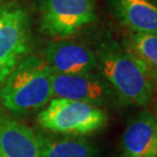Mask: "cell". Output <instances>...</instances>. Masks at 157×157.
<instances>
[{
  "label": "cell",
  "mask_w": 157,
  "mask_h": 157,
  "mask_svg": "<svg viewBox=\"0 0 157 157\" xmlns=\"http://www.w3.org/2000/svg\"><path fill=\"white\" fill-rule=\"evenodd\" d=\"M121 25L140 34H157V6L149 0H108Z\"/></svg>",
  "instance_id": "obj_10"
},
{
  "label": "cell",
  "mask_w": 157,
  "mask_h": 157,
  "mask_svg": "<svg viewBox=\"0 0 157 157\" xmlns=\"http://www.w3.org/2000/svg\"><path fill=\"white\" fill-rule=\"evenodd\" d=\"M51 87L52 95L56 98L83 101L98 107L117 95L106 79L93 72L80 75L52 73Z\"/></svg>",
  "instance_id": "obj_6"
},
{
  "label": "cell",
  "mask_w": 157,
  "mask_h": 157,
  "mask_svg": "<svg viewBox=\"0 0 157 157\" xmlns=\"http://www.w3.org/2000/svg\"><path fill=\"white\" fill-rule=\"evenodd\" d=\"M127 49L135 54L157 76V34L132 33Z\"/></svg>",
  "instance_id": "obj_12"
},
{
  "label": "cell",
  "mask_w": 157,
  "mask_h": 157,
  "mask_svg": "<svg viewBox=\"0 0 157 157\" xmlns=\"http://www.w3.org/2000/svg\"><path fill=\"white\" fill-rule=\"evenodd\" d=\"M149 1H151L152 4H155V5L157 6V0H149Z\"/></svg>",
  "instance_id": "obj_13"
},
{
  "label": "cell",
  "mask_w": 157,
  "mask_h": 157,
  "mask_svg": "<svg viewBox=\"0 0 157 157\" xmlns=\"http://www.w3.org/2000/svg\"><path fill=\"white\" fill-rule=\"evenodd\" d=\"M95 19L93 0L41 1V29L52 37H69Z\"/></svg>",
  "instance_id": "obj_5"
},
{
  "label": "cell",
  "mask_w": 157,
  "mask_h": 157,
  "mask_svg": "<svg viewBox=\"0 0 157 157\" xmlns=\"http://www.w3.org/2000/svg\"><path fill=\"white\" fill-rule=\"evenodd\" d=\"M94 150L82 137L43 139L41 157H93Z\"/></svg>",
  "instance_id": "obj_11"
},
{
  "label": "cell",
  "mask_w": 157,
  "mask_h": 157,
  "mask_svg": "<svg viewBox=\"0 0 157 157\" xmlns=\"http://www.w3.org/2000/svg\"><path fill=\"white\" fill-rule=\"evenodd\" d=\"M44 61L54 73L80 75L98 69L97 56L86 45L72 41L52 42L47 47Z\"/></svg>",
  "instance_id": "obj_7"
},
{
  "label": "cell",
  "mask_w": 157,
  "mask_h": 157,
  "mask_svg": "<svg viewBox=\"0 0 157 157\" xmlns=\"http://www.w3.org/2000/svg\"><path fill=\"white\" fill-rule=\"evenodd\" d=\"M95 56L101 76L124 104L144 106L151 100L155 75L129 49L108 40L99 45Z\"/></svg>",
  "instance_id": "obj_1"
},
{
  "label": "cell",
  "mask_w": 157,
  "mask_h": 157,
  "mask_svg": "<svg viewBox=\"0 0 157 157\" xmlns=\"http://www.w3.org/2000/svg\"><path fill=\"white\" fill-rule=\"evenodd\" d=\"M30 26L27 11L17 4L0 6V85L27 54Z\"/></svg>",
  "instance_id": "obj_4"
},
{
  "label": "cell",
  "mask_w": 157,
  "mask_h": 157,
  "mask_svg": "<svg viewBox=\"0 0 157 157\" xmlns=\"http://www.w3.org/2000/svg\"><path fill=\"white\" fill-rule=\"evenodd\" d=\"M107 121L105 112L92 104L55 98L39 114L44 129L67 135H85L101 129Z\"/></svg>",
  "instance_id": "obj_3"
},
{
  "label": "cell",
  "mask_w": 157,
  "mask_h": 157,
  "mask_svg": "<svg viewBox=\"0 0 157 157\" xmlns=\"http://www.w3.org/2000/svg\"><path fill=\"white\" fill-rule=\"evenodd\" d=\"M43 139L17 120L0 115V157H41Z\"/></svg>",
  "instance_id": "obj_9"
},
{
  "label": "cell",
  "mask_w": 157,
  "mask_h": 157,
  "mask_svg": "<svg viewBox=\"0 0 157 157\" xmlns=\"http://www.w3.org/2000/svg\"><path fill=\"white\" fill-rule=\"evenodd\" d=\"M156 157H157V156H156Z\"/></svg>",
  "instance_id": "obj_14"
},
{
  "label": "cell",
  "mask_w": 157,
  "mask_h": 157,
  "mask_svg": "<svg viewBox=\"0 0 157 157\" xmlns=\"http://www.w3.org/2000/svg\"><path fill=\"white\" fill-rule=\"evenodd\" d=\"M121 157L157 156V114L144 109L130 119L121 137Z\"/></svg>",
  "instance_id": "obj_8"
},
{
  "label": "cell",
  "mask_w": 157,
  "mask_h": 157,
  "mask_svg": "<svg viewBox=\"0 0 157 157\" xmlns=\"http://www.w3.org/2000/svg\"><path fill=\"white\" fill-rule=\"evenodd\" d=\"M52 73L44 58L26 57L4 82L1 99L5 107L26 113L47 105L52 97Z\"/></svg>",
  "instance_id": "obj_2"
}]
</instances>
